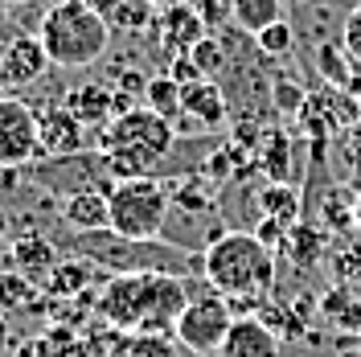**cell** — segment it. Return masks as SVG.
<instances>
[{
  "label": "cell",
  "instance_id": "16",
  "mask_svg": "<svg viewBox=\"0 0 361 357\" xmlns=\"http://www.w3.org/2000/svg\"><path fill=\"white\" fill-rule=\"evenodd\" d=\"M62 107L74 111L87 128H103L107 119H115V90L94 87V83H82V87H74L66 99H62Z\"/></svg>",
  "mask_w": 361,
  "mask_h": 357
},
{
  "label": "cell",
  "instance_id": "31",
  "mask_svg": "<svg viewBox=\"0 0 361 357\" xmlns=\"http://www.w3.org/2000/svg\"><path fill=\"white\" fill-rule=\"evenodd\" d=\"M164 4H189V0H157V8H164Z\"/></svg>",
  "mask_w": 361,
  "mask_h": 357
},
{
  "label": "cell",
  "instance_id": "21",
  "mask_svg": "<svg viewBox=\"0 0 361 357\" xmlns=\"http://www.w3.org/2000/svg\"><path fill=\"white\" fill-rule=\"evenodd\" d=\"M37 304V284L25 275V271H8L0 267V313H13V308H29Z\"/></svg>",
  "mask_w": 361,
  "mask_h": 357
},
{
  "label": "cell",
  "instance_id": "9",
  "mask_svg": "<svg viewBox=\"0 0 361 357\" xmlns=\"http://www.w3.org/2000/svg\"><path fill=\"white\" fill-rule=\"evenodd\" d=\"M152 29H157L160 45H164L173 58H177V54H189V49H193V45L209 33L202 8H197L193 0H189V4H164V8H157V21H152Z\"/></svg>",
  "mask_w": 361,
  "mask_h": 357
},
{
  "label": "cell",
  "instance_id": "24",
  "mask_svg": "<svg viewBox=\"0 0 361 357\" xmlns=\"http://www.w3.org/2000/svg\"><path fill=\"white\" fill-rule=\"evenodd\" d=\"M259 205H263L267 218H275V222H283V226H295V218H300V198H295L292 189H283V181H275L267 193L259 198Z\"/></svg>",
  "mask_w": 361,
  "mask_h": 357
},
{
  "label": "cell",
  "instance_id": "5",
  "mask_svg": "<svg viewBox=\"0 0 361 357\" xmlns=\"http://www.w3.org/2000/svg\"><path fill=\"white\" fill-rule=\"evenodd\" d=\"M107 210H111V230L123 238H160L173 201L169 189L157 177H123L107 189Z\"/></svg>",
  "mask_w": 361,
  "mask_h": 357
},
{
  "label": "cell",
  "instance_id": "6",
  "mask_svg": "<svg viewBox=\"0 0 361 357\" xmlns=\"http://www.w3.org/2000/svg\"><path fill=\"white\" fill-rule=\"evenodd\" d=\"M230 325H234L230 300H226L222 291L209 288L205 296H189V304H185V313H180L173 337L180 341L185 353L202 357V353H218V349H222Z\"/></svg>",
  "mask_w": 361,
  "mask_h": 357
},
{
  "label": "cell",
  "instance_id": "20",
  "mask_svg": "<svg viewBox=\"0 0 361 357\" xmlns=\"http://www.w3.org/2000/svg\"><path fill=\"white\" fill-rule=\"evenodd\" d=\"M353 58L345 54V45H341V37L337 42H324V45H316V70L333 83V87H341V90H361V83H357V74H353Z\"/></svg>",
  "mask_w": 361,
  "mask_h": 357
},
{
  "label": "cell",
  "instance_id": "13",
  "mask_svg": "<svg viewBox=\"0 0 361 357\" xmlns=\"http://www.w3.org/2000/svg\"><path fill=\"white\" fill-rule=\"evenodd\" d=\"M180 115H189L202 128H222L226 123V95L214 78H193L180 87Z\"/></svg>",
  "mask_w": 361,
  "mask_h": 357
},
{
  "label": "cell",
  "instance_id": "27",
  "mask_svg": "<svg viewBox=\"0 0 361 357\" xmlns=\"http://www.w3.org/2000/svg\"><path fill=\"white\" fill-rule=\"evenodd\" d=\"M341 45H345V54H349L361 70V0L341 17Z\"/></svg>",
  "mask_w": 361,
  "mask_h": 357
},
{
  "label": "cell",
  "instance_id": "29",
  "mask_svg": "<svg viewBox=\"0 0 361 357\" xmlns=\"http://www.w3.org/2000/svg\"><path fill=\"white\" fill-rule=\"evenodd\" d=\"M8 345H13V329H8V316L0 313V357L8 353Z\"/></svg>",
  "mask_w": 361,
  "mask_h": 357
},
{
  "label": "cell",
  "instance_id": "8",
  "mask_svg": "<svg viewBox=\"0 0 361 357\" xmlns=\"http://www.w3.org/2000/svg\"><path fill=\"white\" fill-rule=\"evenodd\" d=\"M49 66L54 62H49V54H45L37 33H17L13 42H4V49H0V83L4 87H33V83L45 78Z\"/></svg>",
  "mask_w": 361,
  "mask_h": 357
},
{
  "label": "cell",
  "instance_id": "12",
  "mask_svg": "<svg viewBox=\"0 0 361 357\" xmlns=\"http://www.w3.org/2000/svg\"><path fill=\"white\" fill-rule=\"evenodd\" d=\"M94 279H99V263H90L87 255H70V259H58L49 267L42 284L49 300H82Z\"/></svg>",
  "mask_w": 361,
  "mask_h": 357
},
{
  "label": "cell",
  "instance_id": "2",
  "mask_svg": "<svg viewBox=\"0 0 361 357\" xmlns=\"http://www.w3.org/2000/svg\"><path fill=\"white\" fill-rule=\"evenodd\" d=\"M202 279L230 304H259L275 288V246H267L255 230L214 234L202 255Z\"/></svg>",
  "mask_w": 361,
  "mask_h": 357
},
{
  "label": "cell",
  "instance_id": "32",
  "mask_svg": "<svg viewBox=\"0 0 361 357\" xmlns=\"http://www.w3.org/2000/svg\"><path fill=\"white\" fill-rule=\"evenodd\" d=\"M8 4H33V0H8Z\"/></svg>",
  "mask_w": 361,
  "mask_h": 357
},
{
  "label": "cell",
  "instance_id": "17",
  "mask_svg": "<svg viewBox=\"0 0 361 357\" xmlns=\"http://www.w3.org/2000/svg\"><path fill=\"white\" fill-rule=\"evenodd\" d=\"M107 357H180V341L173 333H115Z\"/></svg>",
  "mask_w": 361,
  "mask_h": 357
},
{
  "label": "cell",
  "instance_id": "14",
  "mask_svg": "<svg viewBox=\"0 0 361 357\" xmlns=\"http://www.w3.org/2000/svg\"><path fill=\"white\" fill-rule=\"evenodd\" d=\"M62 218H66V226H74L78 234H82V230H107V222H111L107 189L82 185V189L66 193V201H62Z\"/></svg>",
  "mask_w": 361,
  "mask_h": 357
},
{
  "label": "cell",
  "instance_id": "22",
  "mask_svg": "<svg viewBox=\"0 0 361 357\" xmlns=\"http://www.w3.org/2000/svg\"><path fill=\"white\" fill-rule=\"evenodd\" d=\"M144 107L160 111L164 119H177V115H180V83L173 78V74H157V78H148Z\"/></svg>",
  "mask_w": 361,
  "mask_h": 357
},
{
  "label": "cell",
  "instance_id": "10",
  "mask_svg": "<svg viewBox=\"0 0 361 357\" xmlns=\"http://www.w3.org/2000/svg\"><path fill=\"white\" fill-rule=\"evenodd\" d=\"M37 132H42V157H58V160L78 157L90 140V128L66 107L37 111Z\"/></svg>",
  "mask_w": 361,
  "mask_h": 357
},
{
  "label": "cell",
  "instance_id": "1",
  "mask_svg": "<svg viewBox=\"0 0 361 357\" xmlns=\"http://www.w3.org/2000/svg\"><path fill=\"white\" fill-rule=\"evenodd\" d=\"M189 288L173 271H115L94 296V313L115 333H173Z\"/></svg>",
  "mask_w": 361,
  "mask_h": 357
},
{
  "label": "cell",
  "instance_id": "30",
  "mask_svg": "<svg viewBox=\"0 0 361 357\" xmlns=\"http://www.w3.org/2000/svg\"><path fill=\"white\" fill-rule=\"evenodd\" d=\"M353 226H357V230H361V193H357V198H353Z\"/></svg>",
  "mask_w": 361,
  "mask_h": 357
},
{
  "label": "cell",
  "instance_id": "19",
  "mask_svg": "<svg viewBox=\"0 0 361 357\" xmlns=\"http://www.w3.org/2000/svg\"><path fill=\"white\" fill-rule=\"evenodd\" d=\"M288 4L283 0H230V21L247 33H263L267 25L283 21Z\"/></svg>",
  "mask_w": 361,
  "mask_h": 357
},
{
  "label": "cell",
  "instance_id": "15",
  "mask_svg": "<svg viewBox=\"0 0 361 357\" xmlns=\"http://www.w3.org/2000/svg\"><path fill=\"white\" fill-rule=\"evenodd\" d=\"M115 33H144L157 21V0H90Z\"/></svg>",
  "mask_w": 361,
  "mask_h": 357
},
{
  "label": "cell",
  "instance_id": "23",
  "mask_svg": "<svg viewBox=\"0 0 361 357\" xmlns=\"http://www.w3.org/2000/svg\"><path fill=\"white\" fill-rule=\"evenodd\" d=\"M78 349H82V337L66 329V325H54L49 333L33 341V357H74Z\"/></svg>",
  "mask_w": 361,
  "mask_h": 357
},
{
  "label": "cell",
  "instance_id": "26",
  "mask_svg": "<svg viewBox=\"0 0 361 357\" xmlns=\"http://www.w3.org/2000/svg\"><path fill=\"white\" fill-rule=\"evenodd\" d=\"M189 58L197 62V70H202L205 78H218V74H222V66H226L222 45H218V37H209V33H205L202 42L193 45V49H189Z\"/></svg>",
  "mask_w": 361,
  "mask_h": 357
},
{
  "label": "cell",
  "instance_id": "4",
  "mask_svg": "<svg viewBox=\"0 0 361 357\" xmlns=\"http://www.w3.org/2000/svg\"><path fill=\"white\" fill-rule=\"evenodd\" d=\"M111 25L103 21V13L90 0H58L37 25L49 62L62 70H82L99 62L111 49Z\"/></svg>",
  "mask_w": 361,
  "mask_h": 357
},
{
  "label": "cell",
  "instance_id": "3",
  "mask_svg": "<svg viewBox=\"0 0 361 357\" xmlns=\"http://www.w3.org/2000/svg\"><path fill=\"white\" fill-rule=\"evenodd\" d=\"M177 128L173 119H164L152 107H132V111L115 115L111 123H103L99 132V157L111 177H152L160 160L173 152Z\"/></svg>",
  "mask_w": 361,
  "mask_h": 357
},
{
  "label": "cell",
  "instance_id": "25",
  "mask_svg": "<svg viewBox=\"0 0 361 357\" xmlns=\"http://www.w3.org/2000/svg\"><path fill=\"white\" fill-rule=\"evenodd\" d=\"M255 42H259V49L267 58H288L295 49V33H292V25H288V17H283V21L267 25L263 33H255Z\"/></svg>",
  "mask_w": 361,
  "mask_h": 357
},
{
  "label": "cell",
  "instance_id": "7",
  "mask_svg": "<svg viewBox=\"0 0 361 357\" xmlns=\"http://www.w3.org/2000/svg\"><path fill=\"white\" fill-rule=\"evenodd\" d=\"M42 157L37 111L25 99H0V169H21Z\"/></svg>",
  "mask_w": 361,
  "mask_h": 357
},
{
  "label": "cell",
  "instance_id": "28",
  "mask_svg": "<svg viewBox=\"0 0 361 357\" xmlns=\"http://www.w3.org/2000/svg\"><path fill=\"white\" fill-rule=\"evenodd\" d=\"M267 173H271V181H288V144L279 135L271 140V148H267Z\"/></svg>",
  "mask_w": 361,
  "mask_h": 357
},
{
  "label": "cell",
  "instance_id": "18",
  "mask_svg": "<svg viewBox=\"0 0 361 357\" xmlns=\"http://www.w3.org/2000/svg\"><path fill=\"white\" fill-rule=\"evenodd\" d=\"M54 263H58V255H54V243L45 234H21L13 243V267L25 271L29 279H45Z\"/></svg>",
  "mask_w": 361,
  "mask_h": 357
},
{
  "label": "cell",
  "instance_id": "11",
  "mask_svg": "<svg viewBox=\"0 0 361 357\" xmlns=\"http://www.w3.org/2000/svg\"><path fill=\"white\" fill-rule=\"evenodd\" d=\"M218 353L222 357H279V333L263 316H234V325H230Z\"/></svg>",
  "mask_w": 361,
  "mask_h": 357
},
{
  "label": "cell",
  "instance_id": "33",
  "mask_svg": "<svg viewBox=\"0 0 361 357\" xmlns=\"http://www.w3.org/2000/svg\"><path fill=\"white\" fill-rule=\"evenodd\" d=\"M202 357H222V353H202Z\"/></svg>",
  "mask_w": 361,
  "mask_h": 357
}]
</instances>
